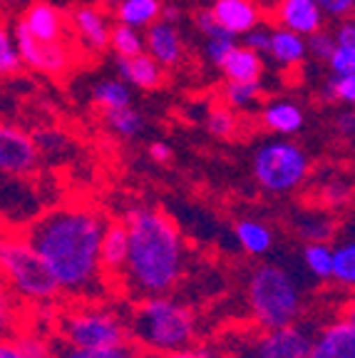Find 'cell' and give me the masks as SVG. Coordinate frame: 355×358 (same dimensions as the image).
Returning a JSON list of instances; mask_svg holds the SVG:
<instances>
[{
	"label": "cell",
	"instance_id": "18",
	"mask_svg": "<svg viewBox=\"0 0 355 358\" xmlns=\"http://www.w3.org/2000/svg\"><path fill=\"white\" fill-rule=\"evenodd\" d=\"M127 254H129V241L127 229L122 222H107L105 234L100 241V266L105 281H122L124 266H127Z\"/></svg>",
	"mask_w": 355,
	"mask_h": 358
},
{
	"label": "cell",
	"instance_id": "8",
	"mask_svg": "<svg viewBox=\"0 0 355 358\" xmlns=\"http://www.w3.org/2000/svg\"><path fill=\"white\" fill-rule=\"evenodd\" d=\"M40 214V194L30 185V177L0 174V229L22 231Z\"/></svg>",
	"mask_w": 355,
	"mask_h": 358
},
{
	"label": "cell",
	"instance_id": "44",
	"mask_svg": "<svg viewBox=\"0 0 355 358\" xmlns=\"http://www.w3.org/2000/svg\"><path fill=\"white\" fill-rule=\"evenodd\" d=\"M244 48H249V50L263 55V52L268 50V30H263V28L249 30V33L244 35Z\"/></svg>",
	"mask_w": 355,
	"mask_h": 358
},
{
	"label": "cell",
	"instance_id": "46",
	"mask_svg": "<svg viewBox=\"0 0 355 358\" xmlns=\"http://www.w3.org/2000/svg\"><path fill=\"white\" fill-rule=\"evenodd\" d=\"M147 155H150L152 162L167 164L169 159H172V147H169L167 142H152L150 150H147Z\"/></svg>",
	"mask_w": 355,
	"mask_h": 358
},
{
	"label": "cell",
	"instance_id": "20",
	"mask_svg": "<svg viewBox=\"0 0 355 358\" xmlns=\"http://www.w3.org/2000/svg\"><path fill=\"white\" fill-rule=\"evenodd\" d=\"M268 55L283 70H296V67L303 65V60L308 57L305 50V38L291 33V30H268Z\"/></svg>",
	"mask_w": 355,
	"mask_h": 358
},
{
	"label": "cell",
	"instance_id": "23",
	"mask_svg": "<svg viewBox=\"0 0 355 358\" xmlns=\"http://www.w3.org/2000/svg\"><path fill=\"white\" fill-rule=\"evenodd\" d=\"M52 353H55V358H147L145 351L132 341L102 348H78L70 346V343H62L55 336H52Z\"/></svg>",
	"mask_w": 355,
	"mask_h": 358
},
{
	"label": "cell",
	"instance_id": "36",
	"mask_svg": "<svg viewBox=\"0 0 355 358\" xmlns=\"http://www.w3.org/2000/svg\"><path fill=\"white\" fill-rule=\"evenodd\" d=\"M326 62L333 75H355V43H335Z\"/></svg>",
	"mask_w": 355,
	"mask_h": 358
},
{
	"label": "cell",
	"instance_id": "32",
	"mask_svg": "<svg viewBox=\"0 0 355 358\" xmlns=\"http://www.w3.org/2000/svg\"><path fill=\"white\" fill-rule=\"evenodd\" d=\"M22 70L20 52H17L15 35L8 22L0 20V78H13Z\"/></svg>",
	"mask_w": 355,
	"mask_h": 358
},
{
	"label": "cell",
	"instance_id": "45",
	"mask_svg": "<svg viewBox=\"0 0 355 358\" xmlns=\"http://www.w3.org/2000/svg\"><path fill=\"white\" fill-rule=\"evenodd\" d=\"M335 129H338V134L343 137V140H353L355 134V115L350 107H345L343 112H338V117H335Z\"/></svg>",
	"mask_w": 355,
	"mask_h": 358
},
{
	"label": "cell",
	"instance_id": "1",
	"mask_svg": "<svg viewBox=\"0 0 355 358\" xmlns=\"http://www.w3.org/2000/svg\"><path fill=\"white\" fill-rule=\"evenodd\" d=\"M107 219L89 204L67 201L45 209L25 227V236L55 279L60 296L100 301L107 281L100 266V241Z\"/></svg>",
	"mask_w": 355,
	"mask_h": 358
},
{
	"label": "cell",
	"instance_id": "37",
	"mask_svg": "<svg viewBox=\"0 0 355 358\" xmlns=\"http://www.w3.org/2000/svg\"><path fill=\"white\" fill-rule=\"evenodd\" d=\"M326 95L350 107L355 102V75H333L326 85Z\"/></svg>",
	"mask_w": 355,
	"mask_h": 358
},
{
	"label": "cell",
	"instance_id": "5",
	"mask_svg": "<svg viewBox=\"0 0 355 358\" xmlns=\"http://www.w3.org/2000/svg\"><path fill=\"white\" fill-rule=\"evenodd\" d=\"M0 281L30 306L60 299L55 279L28 241L25 231L0 229Z\"/></svg>",
	"mask_w": 355,
	"mask_h": 358
},
{
	"label": "cell",
	"instance_id": "31",
	"mask_svg": "<svg viewBox=\"0 0 355 358\" xmlns=\"http://www.w3.org/2000/svg\"><path fill=\"white\" fill-rule=\"evenodd\" d=\"M110 48L117 57H134L145 52V33L134 30L129 25H112L110 30Z\"/></svg>",
	"mask_w": 355,
	"mask_h": 358
},
{
	"label": "cell",
	"instance_id": "28",
	"mask_svg": "<svg viewBox=\"0 0 355 358\" xmlns=\"http://www.w3.org/2000/svg\"><path fill=\"white\" fill-rule=\"evenodd\" d=\"M92 102L100 107L102 112L127 107V105H132V87L124 85L119 78L100 80L92 90Z\"/></svg>",
	"mask_w": 355,
	"mask_h": 358
},
{
	"label": "cell",
	"instance_id": "35",
	"mask_svg": "<svg viewBox=\"0 0 355 358\" xmlns=\"http://www.w3.org/2000/svg\"><path fill=\"white\" fill-rule=\"evenodd\" d=\"M206 129H209L214 137L229 140V137H233L236 129H239V120H236L231 107H226V105L211 107L209 115H206Z\"/></svg>",
	"mask_w": 355,
	"mask_h": 358
},
{
	"label": "cell",
	"instance_id": "47",
	"mask_svg": "<svg viewBox=\"0 0 355 358\" xmlns=\"http://www.w3.org/2000/svg\"><path fill=\"white\" fill-rule=\"evenodd\" d=\"M0 358H28V353L22 351L17 338H0Z\"/></svg>",
	"mask_w": 355,
	"mask_h": 358
},
{
	"label": "cell",
	"instance_id": "15",
	"mask_svg": "<svg viewBox=\"0 0 355 358\" xmlns=\"http://www.w3.org/2000/svg\"><path fill=\"white\" fill-rule=\"evenodd\" d=\"M145 52L164 70L177 67L184 60V40L177 25L164 20L152 22L145 30Z\"/></svg>",
	"mask_w": 355,
	"mask_h": 358
},
{
	"label": "cell",
	"instance_id": "24",
	"mask_svg": "<svg viewBox=\"0 0 355 358\" xmlns=\"http://www.w3.org/2000/svg\"><path fill=\"white\" fill-rule=\"evenodd\" d=\"M219 70H222L229 80H261L263 55L249 50L244 45H233L231 52L224 57Z\"/></svg>",
	"mask_w": 355,
	"mask_h": 358
},
{
	"label": "cell",
	"instance_id": "34",
	"mask_svg": "<svg viewBox=\"0 0 355 358\" xmlns=\"http://www.w3.org/2000/svg\"><path fill=\"white\" fill-rule=\"evenodd\" d=\"M296 227H298V234L305 241H326L333 236L335 224L328 214L318 212V214H303L300 219H296Z\"/></svg>",
	"mask_w": 355,
	"mask_h": 358
},
{
	"label": "cell",
	"instance_id": "7",
	"mask_svg": "<svg viewBox=\"0 0 355 358\" xmlns=\"http://www.w3.org/2000/svg\"><path fill=\"white\" fill-rule=\"evenodd\" d=\"M254 179L271 194H289L308 182L311 157L300 145L291 140H273L254 152Z\"/></svg>",
	"mask_w": 355,
	"mask_h": 358
},
{
	"label": "cell",
	"instance_id": "30",
	"mask_svg": "<svg viewBox=\"0 0 355 358\" xmlns=\"http://www.w3.org/2000/svg\"><path fill=\"white\" fill-rule=\"evenodd\" d=\"M105 122H107V127H110L117 137H122V140H134V137H139L142 129H145V120H142V115H139L132 105L105 112Z\"/></svg>",
	"mask_w": 355,
	"mask_h": 358
},
{
	"label": "cell",
	"instance_id": "12",
	"mask_svg": "<svg viewBox=\"0 0 355 358\" xmlns=\"http://www.w3.org/2000/svg\"><path fill=\"white\" fill-rule=\"evenodd\" d=\"M17 28L25 30L33 40L40 43H62L67 33V17L50 0H33L20 13Z\"/></svg>",
	"mask_w": 355,
	"mask_h": 358
},
{
	"label": "cell",
	"instance_id": "17",
	"mask_svg": "<svg viewBox=\"0 0 355 358\" xmlns=\"http://www.w3.org/2000/svg\"><path fill=\"white\" fill-rule=\"evenodd\" d=\"M209 10L224 33H229L231 38L246 35L249 30L261 25V8L256 6V0H214Z\"/></svg>",
	"mask_w": 355,
	"mask_h": 358
},
{
	"label": "cell",
	"instance_id": "14",
	"mask_svg": "<svg viewBox=\"0 0 355 358\" xmlns=\"http://www.w3.org/2000/svg\"><path fill=\"white\" fill-rule=\"evenodd\" d=\"M305 358H355V319L353 313L335 319L313 334Z\"/></svg>",
	"mask_w": 355,
	"mask_h": 358
},
{
	"label": "cell",
	"instance_id": "41",
	"mask_svg": "<svg viewBox=\"0 0 355 358\" xmlns=\"http://www.w3.org/2000/svg\"><path fill=\"white\" fill-rule=\"evenodd\" d=\"M147 358H222L219 356L217 348L206 346V343H199V346H184L177 348V351H169V353H159V356H147Z\"/></svg>",
	"mask_w": 355,
	"mask_h": 358
},
{
	"label": "cell",
	"instance_id": "19",
	"mask_svg": "<svg viewBox=\"0 0 355 358\" xmlns=\"http://www.w3.org/2000/svg\"><path fill=\"white\" fill-rule=\"evenodd\" d=\"M117 73L124 85L137 90H154L164 83V67L157 65L147 52L134 57H117Z\"/></svg>",
	"mask_w": 355,
	"mask_h": 358
},
{
	"label": "cell",
	"instance_id": "3",
	"mask_svg": "<svg viewBox=\"0 0 355 358\" xmlns=\"http://www.w3.org/2000/svg\"><path fill=\"white\" fill-rule=\"evenodd\" d=\"M127 329L129 341L137 343L145 356H159L194 343L196 316L187 303L164 294L134 301Z\"/></svg>",
	"mask_w": 355,
	"mask_h": 358
},
{
	"label": "cell",
	"instance_id": "43",
	"mask_svg": "<svg viewBox=\"0 0 355 358\" xmlns=\"http://www.w3.org/2000/svg\"><path fill=\"white\" fill-rule=\"evenodd\" d=\"M196 28H199V33L204 35L206 40H209V38H222V35H229V33H224L222 25H219V22L214 20L211 10H199V13H196Z\"/></svg>",
	"mask_w": 355,
	"mask_h": 358
},
{
	"label": "cell",
	"instance_id": "4",
	"mask_svg": "<svg viewBox=\"0 0 355 358\" xmlns=\"http://www.w3.org/2000/svg\"><path fill=\"white\" fill-rule=\"evenodd\" d=\"M246 299L251 319L261 331L296 324L303 311V291L298 279L278 264H261L251 271Z\"/></svg>",
	"mask_w": 355,
	"mask_h": 358
},
{
	"label": "cell",
	"instance_id": "50",
	"mask_svg": "<svg viewBox=\"0 0 355 358\" xmlns=\"http://www.w3.org/2000/svg\"><path fill=\"white\" fill-rule=\"evenodd\" d=\"M10 3H17V0H0V6H10Z\"/></svg>",
	"mask_w": 355,
	"mask_h": 358
},
{
	"label": "cell",
	"instance_id": "38",
	"mask_svg": "<svg viewBox=\"0 0 355 358\" xmlns=\"http://www.w3.org/2000/svg\"><path fill=\"white\" fill-rule=\"evenodd\" d=\"M350 196H353V189H350V182H345V179H331L328 185L321 187V201L326 207L350 204Z\"/></svg>",
	"mask_w": 355,
	"mask_h": 358
},
{
	"label": "cell",
	"instance_id": "22",
	"mask_svg": "<svg viewBox=\"0 0 355 358\" xmlns=\"http://www.w3.org/2000/svg\"><path fill=\"white\" fill-rule=\"evenodd\" d=\"M233 234H236V241L251 257H263V254L271 252L273 246V231L266 222L254 217H244L236 222L233 227Z\"/></svg>",
	"mask_w": 355,
	"mask_h": 358
},
{
	"label": "cell",
	"instance_id": "13",
	"mask_svg": "<svg viewBox=\"0 0 355 358\" xmlns=\"http://www.w3.org/2000/svg\"><path fill=\"white\" fill-rule=\"evenodd\" d=\"M67 25L73 28L75 40L82 48L85 52H105L110 48V30L112 22L107 17V13L97 6H78L70 17H67Z\"/></svg>",
	"mask_w": 355,
	"mask_h": 358
},
{
	"label": "cell",
	"instance_id": "26",
	"mask_svg": "<svg viewBox=\"0 0 355 358\" xmlns=\"http://www.w3.org/2000/svg\"><path fill=\"white\" fill-rule=\"evenodd\" d=\"M25 329V303L0 281V338H13Z\"/></svg>",
	"mask_w": 355,
	"mask_h": 358
},
{
	"label": "cell",
	"instance_id": "16",
	"mask_svg": "<svg viewBox=\"0 0 355 358\" xmlns=\"http://www.w3.org/2000/svg\"><path fill=\"white\" fill-rule=\"evenodd\" d=\"M273 17H276L278 28L291 30L300 38H308V35L323 30L326 15L321 13L316 0H278Z\"/></svg>",
	"mask_w": 355,
	"mask_h": 358
},
{
	"label": "cell",
	"instance_id": "2",
	"mask_svg": "<svg viewBox=\"0 0 355 358\" xmlns=\"http://www.w3.org/2000/svg\"><path fill=\"white\" fill-rule=\"evenodd\" d=\"M122 224L129 241L122 291L132 301L172 294L187 266V246L174 219L150 204H137L127 209Z\"/></svg>",
	"mask_w": 355,
	"mask_h": 358
},
{
	"label": "cell",
	"instance_id": "9",
	"mask_svg": "<svg viewBox=\"0 0 355 358\" xmlns=\"http://www.w3.org/2000/svg\"><path fill=\"white\" fill-rule=\"evenodd\" d=\"M43 155L33 134L20 124L0 122V174L6 177H33L40 169Z\"/></svg>",
	"mask_w": 355,
	"mask_h": 358
},
{
	"label": "cell",
	"instance_id": "21",
	"mask_svg": "<svg viewBox=\"0 0 355 358\" xmlns=\"http://www.w3.org/2000/svg\"><path fill=\"white\" fill-rule=\"evenodd\" d=\"M261 122L266 129L281 137H291L303 129L305 115L296 102L291 100H273L261 110Z\"/></svg>",
	"mask_w": 355,
	"mask_h": 358
},
{
	"label": "cell",
	"instance_id": "6",
	"mask_svg": "<svg viewBox=\"0 0 355 358\" xmlns=\"http://www.w3.org/2000/svg\"><path fill=\"white\" fill-rule=\"evenodd\" d=\"M55 338L78 348H102L129 341L127 316L102 301H78L60 308Z\"/></svg>",
	"mask_w": 355,
	"mask_h": 358
},
{
	"label": "cell",
	"instance_id": "49",
	"mask_svg": "<svg viewBox=\"0 0 355 358\" xmlns=\"http://www.w3.org/2000/svg\"><path fill=\"white\" fill-rule=\"evenodd\" d=\"M97 3H100V6H105V8H115L119 0H97Z\"/></svg>",
	"mask_w": 355,
	"mask_h": 358
},
{
	"label": "cell",
	"instance_id": "40",
	"mask_svg": "<svg viewBox=\"0 0 355 358\" xmlns=\"http://www.w3.org/2000/svg\"><path fill=\"white\" fill-rule=\"evenodd\" d=\"M233 45H236V40H233L231 35H222V38H209V40H206V48H204L206 60H209L211 65L222 67L224 57H226L229 52H231Z\"/></svg>",
	"mask_w": 355,
	"mask_h": 358
},
{
	"label": "cell",
	"instance_id": "11",
	"mask_svg": "<svg viewBox=\"0 0 355 358\" xmlns=\"http://www.w3.org/2000/svg\"><path fill=\"white\" fill-rule=\"evenodd\" d=\"M311 338L313 331L300 324L261 331L251 341L246 358H305L311 348Z\"/></svg>",
	"mask_w": 355,
	"mask_h": 358
},
{
	"label": "cell",
	"instance_id": "27",
	"mask_svg": "<svg viewBox=\"0 0 355 358\" xmlns=\"http://www.w3.org/2000/svg\"><path fill=\"white\" fill-rule=\"evenodd\" d=\"M331 281L338 286L353 289L355 286V241L348 236L338 246H331Z\"/></svg>",
	"mask_w": 355,
	"mask_h": 358
},
{
	"label": "cell",
	"instance_id": "25",
	"mask_svg": "<svg viewBox=\"0 0 355 358\" xmlns=\"http://www.w3.org/2000/svg\"><path fill=\"white\" fill-rule=\"evenodd\" d=\"M161 0H119L115 6V20L145 33L152 22L159 20Z\"/></svg>",
	"mask_w": 355,
	"mask_h": 358
},
{
	"label": "cell",
	"instance_id": "10",
	"mask_svg": "<svg viewBox=\"0 0 355 358\" xmlns=\"http://www.w3.org/2000/svg\"><path fill=\"white\" fill-rule=\"evenodd\" d=\"M13 35H15L22 67H30V70L43 75H65L73 67L75 52L65 40L62 43H40V40H33L17 25L13 28Z\"/></svg>",
	"mask_w": 355,
	"mask_h": 358
},
{
	"label": "cell",
	"instance_id": "39",
	"mask_svg": "<svg viewBox=\"0 0 355 358\" xmlns=\"http://www.w3.org/2000/svg\"><path fill=\"white\" fill-rule=\"evenodd\" d=\"M333 48H335L333 33H326V30H318V33L305 38V50H308V55L316 57V60H328Z\"/></svg>",
	"mask_w": 355,
	"mask_h": 358
},
{
	"label": "cell",
	"instance_id": "42",
	"mask_svg": "<svg viewBox=\"0 0 355 358\" xmlns=\"http://www.w3.org/2000/svg\"><path fill=\"white\" fill-rule=\"evenodd\" d=\"M323 15L335 17V20H348L355 8V0H316Z\"/></svg>",
	"mask_w": 355,
	"mask_h": 358
},
{
	"label": "cell",
	"instance_id": "29",
	"mask_svg": "<svg viewBox=\"0 0 355 358\" xmlns=\"http://www.w3.org/2000/svg\"><path fill=\"white\" fill-rule=\"evenodd\" d=\"M261 80H229L224 87V102L231 110H246L261 100Z\"/></svg>",
	"mask_w": 355,
	"mask_h": 358
},
{
	"label": "cell",
	"instance_id": "48",
	"mask_svg": "<svg viewBox=\"0 0 355 358\" xmlns=\"http://www.w3.org/2000/svg\"><path fill=\"white\" fill-rule=\"evenodd\" d=\"M159 20L172 22V25H177V22L182 20V10H179V6H174V3H161Z\"/></svg>",
	"mask_w": 355,
	"mask_h": 358
},
{
	"label": "cell",
	"instance_id": "33",
	"mask_svg": "<svg viewBox=\"0 0 355 358\" xmlns=\"http://www.w3.org/2000/svg\"><path fill=\"white\" fill-rule=\"evenodd\" d=\"M303 264L316 279L331 281V244H326V241H308L303 246Z\"/></svg>",
	"mask_w": 355,
	"mask_h": 358
}]
</instances>
